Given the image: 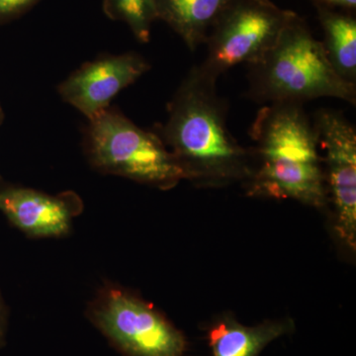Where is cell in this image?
Segmentation results:
<instances>
[{
    "instance_id": "obj_1",
    "label": "cell",
    "mask_w": 356,
    "mask_h": 356,
    "mask_svg": "<svg viewBox=\"0 0 356 356\" xmlns=\"http://www.w3.org/2000/svg\"><path fill=\"white\" fill-rule=\"evenodd\" d=\"M217 81L199 65L192 67L168 103L165 123L156 132L186 179L202 184L250 175V152L229 132L228 103L218 93Z\"/></svg>"
},
{
    "instance_id": "obj_2",
    "label": "cell",
    "mask_w": 356,
    "mask_h": 356,
    "mask_svg": "<svg viewBox=\"0 0 356 356\" xmlns=\"http://www.w3.org/2000/svg\"><path fill=\"white\" fill-rule=\"evenodd\" d=\"M259 161L250 173V194L294 199L314 207L327 201L317 132L303 104L262 107L250 129Z\"/></svg>"
},
{
    "instance_id": "obj_3",
    "label": "cell",
    "mask_w": 356,
    "mask_h": 356,
    "mask_svg": "<svg viewBox=\"0 0 356 356\" xmlns=\"http://www.w3.org/2000/svg\"><path fill=\"white\" fill-rule=\"evenodd\" d=\"M248 67L247 95L254 102L304 105L332 97L355 105L356 84L337 74L322 42L297 13L273 48Z\"/></svg>"
},
{
    "instance_id": "obj_4",
    "label": "cell",
    "mask_w": 356,
    "mask_h": 356,
    "mask_svg": "<svg viewBox=\"0 0 356 356\" xmlns=\"http://www.w3.org/2000/svg\"><path fill=\"white\" fill-rule=\"evenodd\" d=\"M83 147L90 165L104 175L128 178L163 191L186 179L158 134L143 130L112 107L89 119Z\"/></svg>"
},
{
    "instance_id": "obj_5",
    "label": "cell",
    "mask_w": 356,
    "mask_h": 356,
    "mask_svg": "<svg viewBox=\"0 0 356 356\" xmlns=\"http://www.w3.org/2000/svg\"><path fill=\"white\" fill-rule=\"evenodd\" d=\"M88 316L124 356H184L186 350L181 332L151 304L118 285L100 288Z\"/></svg>"
},
{
    "instance_id": "obj_6",
    "label": "cell",
    "mask_w": 356,
    "mask_h": 356,
    "mask_svg": "<svg viewBox=\"0 0 356 356\" xmlns=\"http://www.w3.org/2000/svg\"><path fill=\"white\" fill-rule=\"evenodd\" d=\"M273 0H233L211 30L199 67L219 79L241 64H254L270 50L295 16Z\"/></svg>"
},
{
    "instance_id": "obj_7",
    "label": "cell",
    "mask_w": 356,
    "mask_h": 356,
    "mask_svg": "<svg viewBox=\"0 0 356 356\" xmlns=\"http://www.w3.org/2000/svg\"><path fill=\"white\" fill-rule=\"evenodd\" d=\"M318 147L324 151L325 182L339 238L350 250L356 245V131L341 112L320 109L313 120Z\"/></svg>"
},
{
    "instance_id": "obj_8",
    "label": "cell",
    "mask_w": 356,
    "mask_h": 356,
    "mask_svg": "<svg viewBox=\"0 0 356 356\" xmlns=\"http://www.w3.org/2000/svg\"><path fill=\"white\" fill-rule=\"evenodd\" d=\"M149 69L146 58L137 53L103 56L72 72L58 86V95L89 120Z\"/></svg>"
},
{
    "instance_id": "obj_9",
    "label": "cell",
    "mask_w": 356,
    "mask_h": 356,
    "mask_svg": "<svg viewBox=\"0 0 356 356\" xmlns=\"http://www.w3.org/2000/svg\"><path fill=\"white\" fill-rule=\"evenodd\" d=\"M81 201L74 193L51 196L26 187H0V212L32 238H58L69 235Z\"/></svg>"
},
{
    "instance_id": "obj_10",
    "label": "cell",
    "mask_w": 356,
    "mask_h": 356,
    "mask_svg": "<svg viewBox=\"0 0 356 356\" xmlns=\"http://www.w3.org/2000/svg\"><path fill=\"white\" fill-rule=\"evenodd\" d=\"M156 20L179 35L189 50L205 44L211 30L233 0H153Z\"/></svg>"
},
{
    "instance_id": "obj_11",
    "label": "cell",
    "mask_w": 356,
    "mask_h": 356,
    "mask_svg": "<svg viewBox=\"0 0 356 356\" xmlns=\"http://www.w3.org/2000/svg\"><path fill=\"white\" fill-rule=\"evenodd\" d=\"M289 323L245 327L226 318L213 325L208 337L213 356H259L267 344L289 331Z\"/></svg>"
},
{
    "instance_id": "obj_12",
    "label": "cell",
    "mask_w": 356,
    "mask_h": 356,
    "mask_svg": "<svg viewBox=\"0 0 356 356\" xmlns=\"http://www.w3.org/2000/svg\"><path fill=\"white\" fill-rule=\"evenodd\" d=\"M318 21L324 31V46L330 63L337 74L356 84V19L353 13L317 7Z\"/></svg>"
},
{
    "instance_id": "obj_13",
    "label": "cell",
    "mask_w": 356,
    "mask_h": 356,
    "mask_svg": "<svg viewBox=\"0 0 356 356\" xmlns=\"http://www.w3.org/2000/svg\"><path fill=\"white\" fill-rule=\"evenodd\" d=\"M103 13L114 21L126 23L140 43H147L156 20L153 0H103Z\"/></svg>"
},
{
    "instance_id": "obj_14",
    "label": "cell",
    "mask_w": 356,
    "mask_h": 356,
    "mask_svg": "<svg viewBox=\"0 0 356 356\" xmlns=\"http://www.w3.org/2000/svg\"><path fill=\"white\" fill-rule=\"evenodd\" d=\"M41 0H0V24L17 19Z\"/></svg>"
},
{
    "instance_id": "obj_15",
    "label": "cell",
    "mask_w": 356,
    "mask_h": 356,
    "mask_svg": "<svg viewBox=\"0 0 356 356\" xmlns=\"http://www.w3.org/2000/svg\"><path fill=\"white\" fill-rule=\"evenodd\" d=\"M314 6L324 7L332 10L343 11V13H355L356 0H310Z\"/></svg>"
},
{
    "instance_id": "obj_16",
    "label": "cell",
    "mask_w": 356,
    "mask_h": 356,
    "mask_svg": "<svg viewBox=\"0 0 356 356\" xmlns=\"http://www.w3.org/2000/svg\"><path fill=\"white\" fill-rule=\"evenodd\" d=\"M7 331V311L3 302L0 298V348L6 343Z\"/></svg>"
},
{
    "instance_id": "obj_17",
    "label": "cell",
    "mask_w": 356,
    "mask_h": 356,
    "mask_svg": "<svg viewBox=\"0 0 356 356\" xmlns=\"http://www.w3.org/2000/svg\"><path fill=\"white\" fill-rule=\"evenodd\" d=\"M3 120V112H2L1 106H0V123Z\"/></svg>"
}]
</instances>
